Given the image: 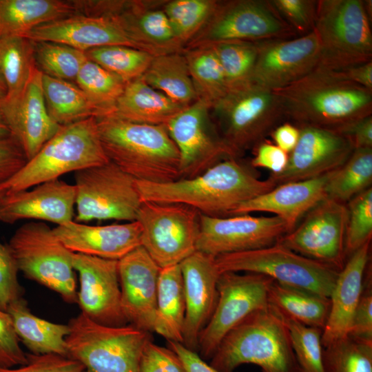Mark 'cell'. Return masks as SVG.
<instances>
[{"label":"cell","mask_w":372,"mask_h":372,"mask_svg":"<svg viewBox=\"0 0 372 372\" xmlns=\"http://www.w3.org/2000/svg\"><path fill=\"white\" fill-rule=\"evenodd\" d=\"M347 208L348 218L345 236L346 258L371 240V187L351 199Z\"/></svg>","instance_id":"cell-47"},{"label":"cell","mask_w":372,"mask_h":372,"mask_svg":"<svg viewBox=\"0 0 372 372\" xmlns=\"http://www.w3.org/2000/svg\"><path fill=\"white\" fill-rule=\"evenodd\" d=\"M200 215L181 203L142 202L136 216L141 246L161 269L179 265L196 251Z\"/></svg>","instance_id":"cell-11"},{"label":"cell","mask_w":372,"mask_h":372,"mask_svg":"<svg viewBox=\"0 0 372 372\" xmlns=\"http://www.w3.org/2000/svg\"><path fill=\"white\" fill-rule=\"evenodd\" d=\"M289 154L274 144L261 142L256 146L254 157L250 165L254 168H265L271 174L281 173L286 167Z\"/></svg>","instance_id":"cell-55"},{"label":"cell","mask_w":372,"mask_h":372,"mask_svg":"<svg viewBox=\"0 0 372 372\" xmlns=\"http://www.w3.org/2000/svg\"><path fill=\"white\" fill-rule=\"evenodd\" d=\"M271 135L275 145L289 154L298 142L299 129L291 123H282L274 129Z\"/></svg>","instance_id":"cell-59"},{"label":"cell","mask_w":372,"mask_h":372,"mask_svg":"<svg viewBox=\"0 0 372 372\" xmlns=\"http://www.w3.org/2000/svg\"><path fill=\"white\" fill-rule=\"evenodd\" d=\"M10 131L7 125L0 105V138L10 136Z\"/></svg>","instance_id":"cell-60"},{"label":"cell","mask_w":372,"mask_h":372,"mask_svg":"<svg viewBox=\"0 0 372 372\" xmlns=\"http://www.w3.org/2000/svg\"><path fill=\"white\" fill-rule=\"evenodd\" d=\"M165 1H124L112 14L127 36L154 55L181 52L184 44L176 36L163 9Z\"/></svg>","instance_id":"cell-27"},{"label":"cell","mask_w":372,"mask_h":372,"mask_svg":"<svg viewBox=\"0 0 372 372\" xmlns=\"http://www.w3.org/2000/svg\"><path fill=\"white\" fill-rule=\"evenodd\" d=\"M68 357L85 372H139V362L150 333L128 324L110 327L96 323L80 313L69 322Z\"/></svg>","instance_id":"cell-7"},{"label":"cell","mask_w":372,"mask_h":372,"mask_svg":"<svg viewBox=\"0 0 372 372\" xmlns=\"http://www.w3.org/2000/svg\"><path fill=\"white\" fill-rule=\"evenodd\" d=\"M27 162L24 152L12 135L0 138V184L18 172Z\"/></svg>","instance_id":"cell-54"},{"label":"cell","mask_w":372,"mask_h":372,"mask_svg":"<svg viewBox=\"0 0 372 372\" xmlns=\"http://www.w3.org/2000/svg\"><path fill=\"white\" fill-rule=\"evenodd\" d=\"M108 160L135 180L164 183L180 179L178 150L165 125H150L112 116L96 118Z\"/></svg>","instance_id":"cell-3"},{"label":"cell","mask_w":372,"mask_h":372,"mask_svg":"<svg viewBox=\"0 0 372 372\" xmlns=\"http://www.w3.org/2000/svg\"><path fill=\"white\" fill-rule=\"evenodd\" d=\"M370 245L371 240L354 251L338 274L329 296L331 306L322 333V347L348 335L365 284Z\"/></svg>","instance_id":"cell-28"},{"label":"cell","mask_w":372,"mask_h":372,"mask_svg":"<svg viewBox=\"0 0 372 372\" xmlns=\"http://www.w3.org/2000/svg\"><path fill=\"white\" fill-rule=\"evenodd\" d=\"M251 81L271 90L305 76L319 64L321 47L316 31L291 39L258 42Z\"/></svg>","instance_id":"cell-18"},{"label":"cell","mask_w":372,"mask_h":372,"mask_svg":"<svg viewBox=\"0 0 372 372\" xmlns=\"http://www.w3.org/2000/svg\"><path fill=\"white\" fill-rule=\"evenodd\" d=\"M185 315L183 281L179 265L161 269L154 332L167 340L183 343Z\"/></svg>","instance_id":"cell-33"},{"label":"cell","mask_w":372,"mask_h":372,"mask_svg":"<svg viewBox=\"0 0 372 372\" xmlns=\"http://www.w3.org/2000/svg\"><path fill=\"white\" fill-rule=\"evenodd\" d=\"M42 78L43 72L37 66L21 93L0 104L10 134L21 147L28 161L34 157L61 127L48 113Z\"/></svg>","instance_id":"cell-21"},{"label":"cell","mask_w":372,"mask_h":372,"mask_svg":"<svg viewBox=\"0 0 372 372\" xmlns=\"http://www.w3.org/2000/svg\"><path fill=\"white\" fill-rule=\"evenodd\" d=\"M75 81L78 87L100 109L99 117L110 112L126 84L122 79L88 59Z\"/></svg>","instance_id":"cell-40"},{"label":"cell","mask_w":372,"mask_h":372,"mask_svg":"<svg viewBox=\"0 0 372 372\" xmlns=\"http://www.w3.org/2000/svg\"><path fill=\"white\" fill-rule=\"evenodd\" d=\"M272 282L271 278L259 273H220L216 307L198 337V351L201 358L210 360L233 328L269 304L268 291Z\"/></svg>","instance_id":"cell-14"},{"label":"cell","mask_w":372,"mask_h":372,"mask_svg":"<svg viewBox=\"0 0 372 372\" xmlns=\"http://www.w3.org/2000/svg\"><path fill=\"white\" fill-rule=\"evenodd\" d=\"M187 107L154 89L141 76L126 83L122 94L105 116L134 123L166 125Z\"/></svg>","instance_id":"cell-30"},{"label":"cell","mask_w":372,"mask_h":372,"mask_svg":"<svg viewBox=\"0 0 372 372\" xmlns=\"http://www.w3.org/2000/svg\"><path fill=\"white\" fill-rule=\"evenodd\" d=\"M180 156V179L196 177L218 162L236 158L223 141L211 106L198 99L166 125Z\"/></svg>","instance_id":"cell-15"},{"label":"cell","mask_w":372,"mask_h":372,"mask_svg":"<svg viewBox=\"0 0 372 372\" xmlns=\"http://www.w3.org/2000/svg\"><path fill=\"white\" fill-rule=\"evenodd\" d=\"M108 160L99 138L96 118L61 125L37 154L0 189L10 194L59 179L69 172L103 165Z\"/></svg>","instance_id":"cell-5"},{"label":"cell","mask_w":372,"mask_h":372,"mask_svg":"<svg viewBox=\"0 0 372 372\" xmlns=\"http://www.w3.org/2000/svg\"><path fill=\"white\" fill-rule=\"evenodd\" d=\"M167 345L180 358L187 372H220L207 364L197 352L189 350L182 343L167 340Z\"/></svg>","instance_id":"cell-57"},{"label":"cell","mask_w":372,"mask_h":372,"mask_svg":"<svg viewBox=\"0 0 372 372\" xmlns=\"http://www.w3.org/2000/svg\"><path fill=\"white\" fill-rule=\"evenodd\" d=\"M6 194V192L3 189H0V203L1 202Z\"/></svg>","instance_id":"cell-62"},{"label":"cell","mask_w":372,"mask_h":372,"mask_svg":"<svg viewBox=\"0 0 372 372\" xmlns=\"http://www.w3.org/2000/svg\"><path fill=\"white\" fill-rule=\"evenodd\" d=\"M220 273H255L282 285L329 298L340 271L302 256L278 242L265 248L215 257Z\"/></svg>","instance_id":"cell-10"},{"label":"cell","mask_w":372,"mask_h":372,"mask_svg":"<svg viewBox=\"0 0 372 372\" xmlns=\"http://www.w3.org/2000/svg\"><path fill=\"white\" fill-rule=\"evenodd\" d=\"M139 372H187L180 358L169 347L154 344L152 339L144 345Z\"/></svg>","instance_id":"cell-50"},{"label":"cell","mask_w":372,"mask_h":372,"mask_svg":"<svg viewBox=\"0 0 372 372\" xmlns=\"http://www.w3.org/2000/svg\"><path fill=\"white\" fill-rule=\"evenodd\" d=\"M240 158H225L189 179L156 183L136 180L142 202L181 203L211 217H229L242 203L276 187L269 177L259 178Z\"/></svg>","instance_id":"cell-1"},{"label":"cell","mask_w":372,"mask_h":372,"mask_svg":"<svg viewBox=\"0 0 372 372\" xmlns=\"http://www.w3.org/2000/svg\"><path fill=\"white\" fill-rule=\"evenodd\" d=\"M42 87L50 117L60 125L99 117L100 109L78 86L43 73Z\"/></svg>","instance_id":"cell-36"},{"label":"cell","mask_w":372,"mask_h":372,"mask_svg":"<svg viewBox=\"0 0 372 372\" xmlns=\"http://www.w3.org/2000/svg\"><path fill=\"white\" fill-rule=\"evenodd\" d=\"M281 17L293 28L297 36L314 30L317 1L270 0Z\"/></svg>","instance_id":"cell-48"},{"label":"cell","mask_w":372,"mask_h":372,"mask_svg":"<svg viewBox=\"0 0 372 372\" xmlns=\"http://www.w3.org/2000/svg\"><path fill=\"white\" fill-rule=\"evenodd\" d=\"M370 17L365 1H317L314 30L321 47L318 66L339 70L372 61Z\"/></svg>","instance_id":"cell-8"},{"label":"cell","mask_w":372,"mask_h":372,"mask_svg":"<svg viewBox=\"0 0 372 372\" xmlns=\"http://www.w3.org/2000/svg\"><path fill=\"white\" fill-rule=\"evenodd\" d=\"M205 44L218 59L229 90L251 82L258 56V42L224 41Z\"/></svg>","instance_id":"cell-41"},{"label":"cell","mask_w":372,"mask_h":372,"mask_svg":"<svg viewBox=\"0 0 372 372\" xmlns=\"http://www.w3.org/2000/svg\"><path fill=\"white\" fill-rule=\"evenodd\" d=\"M278 312L289 331L297 372H324L321 340L322 330L305 326L279 311Z\"/></svg>","instance_id":"cell-46"},{"label":"cell","mask_w":372,"mask_h":372,"mask_svg":"<svg viewBox=\"0 0 372 372\" xmlns=\"http://www.w3.org/2000/svg\"><path fill=\"white\" fill-rule=\"evenodd\" d=\"M332 71L344 80L372 90V61Z\"/></svg>","instance_id":"cell-58"},{"label":"cell","mask_w":372,"mask_h":372,"mask_svg":"<svg viewBox=\"0 0 372 372\" xmlns=\"http://www.w3.org/2000/svg\"><path fill=\"white\" fill-rule=\"evenodd\" d=\"M286 119L297 127L339 131L372 115V90L317 66L300 79L278 90Z\"/></svg>","instance_id":"cell-2"},{"label":"cell","mask_w":372,"mask_h":372,"mask_svg":"<svg viewBox=\"0 0 372 372\" xmlns=\"http://www.w3.org/2000/svg\"><path fill=\"white\" fill-rule=\"evenodd\" d=\"M269 303L282 314L309 327L323 330L330 311V299L304 289L274 280L268 291Z\"/></svg>","instance_id":"cell-34"},{"label":"cell","mask_w":372,"mask_h":372,"mask_svg":"<svg viewBox=\"0 0 372 372\" xmlns=\"http://www.w3.org/2000/svg\"><path fill=\"white\" fill-rule=\"evenodd\" d=\"M211 114L236 158L262 142L286 118L274 92L251 81L230 88L211 107Z\"/></svg>","instance_id":"cell-6"},{"label":"cell","mask_w":372,"mask_h":372,"mask_svg":"<svg viewBox=\"0 0 372 372\" xmlns=\"http://www.w3.org/2000/svg\"><path fill=\"white\" fill-rule=\"evenodd\" d=\"M87 58L116 74L125 82L142 76L154 55L125 45H108L85 52Z\"/></svg>","instance_id":"cell-42"},{"label":"cell","mask_w":372,"mask_h":372,"mask_svg":"<svg viewBox=\"0 0 372 372\" xmlns=\"http://www.w3.org/2000/svg\"><path fill=\"white\" fill-rule=\"evenodd\" d=\"M372 148L355 149L346 162L329 173L327 198L344 204L371 187Z\"/></svg>","instance_id":"cell-39"},{"label":"cell","mask_w":372,"mask_h":372,"mask_svg":"<svg viewBox=\"0 0 372 372\" xmlns=\"http://www.w3.org/2000/svg\"><path fill=\"white\" fill-rule=\"evenodd\" d=\"M36 67L32 41L19 36L0 37V72L8 90L4 100L21 93Z\"/></svg>","instance_id":"cell-38"},{"label":"cell","mask_w":372,"mask_h":372,"mask_svg":"<svg viewBox=\"0 0 372 372\" xmlns=\"http://www.w3.org/2000/svg\"><path fill=\"white\" fill-rule=\"evenodd\" d=\"M27 363V353L20 347L11 316L0 309V367L12 368Z\"/></svg>","instance_id":"cell-51"},{"label":"cell","mask_w":372,"mask_h":372,"mask_svg":"<svg viewBox=\"0 0 372 372\" xmlns=\"http://www.w3.org/2000/svg\"><path fill=\"white\" fill-rule=\"evenodd\" d=\"M121 303L128 324L154 332L161 268L139 246L118 260Z\"/></svg>","instance_id":"cell-22"},{"label":"cell","mask_w":372,"mask_h":372,"mask_svg":"<svg viewBox=\"0 0 372 372\" xmlns=\"http://www.w3.org/2000/svg\"><path fill=\"white\" fill-rule=\"evenodd\" d=\"M218 1L216 0L165 1L163 9L176 36L185 47L208 21Z\"/></svg>","instance_id":"cell-43"},{"label":"cell","mask_w":372,"mask_h":372,"mask_svg":"<svg viewBox=\"0 0 372 372\" xmlns=\"http://www.w3.org/2000/svg\"><path fill=\"white\" fill-rule=\"evenodd\" d=\"M54 234L74 253L119 260L141 246L138 221L92 226L70 221L52 229Z\"/></svg>","instance_id":"cell-26"},{"label":"cell","mask_w":372,"mask_h":372,"mask_svg":"<svg viewBox=\"0 0 372 372\" xmlns=\"http://www.w3.org/2000/svg\"><path fill=\"white\" fill-rule=\"evenodd\" d=\"M296 37L269 1H218L208 21L185 48L224 41L260 42Z\"/></svg>","instance_id":"cell-13"},{"label":"cell","mask_w":372,"mask_h":372,"mask_svg":"<svg viewBox=\"0 0 372 372\" xmlns=\"http://www.w3.org/2000/svg\"><path fill=\"white\" fill-rule=\"evenodd\" d=\"M245 364L257 365L262 372H297L288 329L269 303L233 328L209 363L220 372H234Z\"/></svg>","instance_id":"cell-4"},{"label":"cell","mask_w":372,"mask_h":372,"mask_svg":"<svg viewBox=\"0 0 372 372\" xmlns=\"http://www.w3.org/2000/svg\"><path fill=\"white\" fill-rule=\"evenodd\" d=\"M141 77L179 104L188 106L198 100L183 52L154 56Z\"/></svg>","instance_id":"cell-35"},{"label":"cell","mask_w":372,"mask_h":372,"mask_svg":"<svg viewBox=\"0 0 372 372\" xmlns=\"http://www.w3.org/2000/svg\"><path fill=\"white\" fill-rule=\"evenodd\" d=\"M75 200L74 185L59 178L47 181L30 191L6 194L0 203V222L33 219L61 225L73 220Z\"/></svg>","instance_id":"cell-25"},{"label":"cell","mask_w":372,"mask_h":372,"mask_svg":"<svg viewBox=\"0 0 372 372\" xmlns=\"http://www.w3.org/2000/svg\"><path fill=\"white\" fill-rule=\"evenodd\" d=\"M288 232L285 223L276 216L218 218L200 214L196 251L216 257L259 249L277 243Z\"/></svg>","instance_id":"cell-17"},{"label":"cell","mask_w":372,"mask_h":372,"mask_svg":"<svg viewBox=\"0 0 372 372\" xmlns=\"http://www.w3.org/2000/svg\"><path fill=\"white\" fill-rule=\"evenodd\" d=\"M7 87L3 78L0 72V104L3 102L7 95Z\"/></svg>","instance_id":"cell-61"},{"label":"cell","mask_w":372,"mask_h":372,"mask_svg":"<svg viewBox=\"0 0 372 372\" xmlns=\"http://www.w3.org/2000/svg\"><path fill=\"white\" fill-rule=\"evenodd\" d=\"M324 372H372V343L347 336L323 347Z\"/></svg>","instance_id":"cell-45"},{"label":"cell","mask_w":372,"mask_h":372,"mask_svg":"<svg viewBox=\"0 0 372 372\" xmlns=\"http://www.w3.org/2000/svg\"><path fill=\"white\" fill-rule=\"evenodd\" d=\"M347 336L359 341L372 343V285L369 272Z\"/></svg>","instance_id":"cell-53"},{"label":"cell","mask_w":372,"mask_h":372,"mask_svg":"<svg viewBox=\"0 0 372 372\" xmlns=\"http://www.w3.org/2000/svg\"><path fill=\"white\" fill-rule=\"evenodd\" d=\"M118 260L74 253L72 265L79 276L77 304L81 313L105 326L128 324L121 303Z\"/></svg>","instance_id":"cell-19"},{"label":"cell","mask_w":372,"mask_h":372,"mask_svg":"<svg viewBox=\"0 0 372 372\" xmlns=\"http://www.w3.org/2000/svg\"><path fill=\"white\" fill-rule=\"evenodd\" d=\"M338 132L351 140L354 149L372 148V115L354 121Z\"/></svg>","instance_id":"cell-56"},{"label":"cell","mask_w":372,"mask_h":372,"mask_svg":"<svg viewBox=\"0 0 372 372\" xmlns=\"http://www.w3.org/2000/svg\"><path fill=\"white\" fill-rule=\"evenodd\" d=\"M298 127L299 138L289 154L285 169L269 176L276 186L328 174L342 166L354 150L351 140L338 131L309 125Z\"/></svg>","instance_id":"cell-20"},{"label":"cell","mask_w":372,"mask_h":372,"mask_svg":"<svg viewBox=\"0 0 372 372\" xmlns=\"http://www.w3.org/2000/svg\"><path fill=\"white\" fill-rule=\"evenodd\" d=\"M75 222L136 220L142 203L136 180L113 163L74 172Z\"/></svg>","instance_id":"cell-12"},{"label":"cell","mask_w":372,"mask_h":372,"mask_svg":"<svg viewBox=\"0 0 372 372\" xmlns=\"http://www.w3.org/2000/svg\"><path fill=\"white\" fill-rule=\"evenodd\" d=\"M347 206L326 198L278 241L291 250L340 271L345 264Z\"/></svg>","instance_id":"cell-16"},{"label":"cell","mask_w":372,"mask_h":372,"mask_svg":"<svg viewBox=\"0 0 372 372\" xmlns=\"http://www.w3.org/2000/svg\"><path fill=\"white\" fill-rule=\"evenodd\" d=\"M28 363L17 369L0 367V372H85L83 366L70 358L57 354L27 353Z\"/></svg>","instance_id":"cell-52"},{"label":"cell","mask_w":372,"mask_h":372,"mask_svg":"<svg viewBox=\"0 0 372 372\" xmlns=\"http://www.w3.org/2000/svg\"><path fill=\"white\" fill-rule=\"evenodd\" d=\"M329 173L311 179L277 185L271 190L240 205L231 216L252 212H269L281 218L289 231L299 220L327 198Z\"/></svg>","instance_id":"cell-29"},{"label":"cell","mask_w":372,"mask_h":372,"mask_svg":"<svg viewBox=\"0 0 372 372\" xmlns=\"http://www.w3.org/2000/svg\"><path fill=\"white\" fill-rule=\"evenodd\" d=\"M23 37L32 42L65 44L83 52L108 45H125L144 51L127 36L113 15L76 14L42 24Z\"/></svg>","instance_id":"cell-24"},{"label":"cell","mask_w":372,"mask_h":372,"mask_svg":"<svg viewBox=\"0 0 372 372\" xmlns=\"http://www.w3.org/2000/svg\"><path fill=\"white\" fill-rule=\"evenodd\" d=\"M19 268L8 245L0 242V309L6 311L14 301L23 297V289L18 280Z\"/></svg>","instance_id":"cell-49"},{"label":"cell","mask_w":372,"mask_h":372,"mask_svg":"<svg viewBox=\"0 0 372 372\" xmlns=\"http://www.w3.org/2000/svg\"><path fill=\"white\" fill-rule=\"evenodd\" d=\"M19 341L32 354H57L68 357V324L51 322L34 315L22 297L8 307Z\"/></svg>","instance_id":"cell-31"},{"label":"cell","mask_w":372,"mask_h":372,"mask_svg":"<svg viewBox=\"0 0 372 372\" xmlns=\"http://www.w3.org/2000/svg\"><path fill=\"white\" fill-rule=\"evenodd\" d=\"M19 271L31 280L59 293L67 303H77L74 252L65 247L43 222L20 226L8 244Z\"/></svg>","instance_id":"cell-9"},{"label":"cell","mask_w":372,"mask_h":372,"mask_svg":"<svg viewBox=\"0 0 372 372\" xmlns=\"http://www.w3.org/2000/svg\"><path fill=\"white\" fill-rule=\"evenodd\" d=\"M183 54L186 59L198 99L211 107L228 92V83L221 65L208 45L185 48Z\"/></svg>","instance_id":"cell-37"},{"label":"cell","mask_w":372,"mask_h":372,"mask_svg":"<svg viewBox=\"0 0 372 372\" xmlns=\"http://www.w3.org/2000/svg\"><path fill=\"white\" fill-rule=\"evenodd\" d=\"M76 14L72 1L0 0V37H23L42 24Z\"/></svg>","instance_id":"cell-32"},{"label":"cell","mask_w":372,"mask_h":372,"mask_svg":"<svg viewBox=\"0 0 372 372\" xmlns=\"http://www.w3.org/2000/svg\"><path fill=\"white\" fill-rule=\"evenodd\" d=\"M34 58L43 74L68 81L76 79L87 61L85 52L69 45L48 41L33 42Z\"/></svg>","instance_id":"cell-44"},{"label":"cell","mask_w":372,"mask_h":372,"mask_svg":"<svg viewBox=\"0 0 372 372\" xmlns=\"http://www.w3.org/2000/svg\"><path fill=\"white\" fill-rule=\"evenodd\" d=\"M183 281L185 315L183 344L197 352L198 337L211 317L218 300L220 272L215 257L196 251L179 264Z\"/></svg>","instance_id":"cell-23"}]
</instances>
